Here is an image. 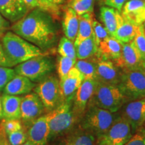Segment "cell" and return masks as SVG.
Returning <instances> with one entry per match:
<instances>
[{"label": "cell", "instance_id": "cell-11", "mask_svg": "<svg viewBox=\"0 0 145 145\" xmlns=\"http://www.w3.org/2000/svg\"><path fill=\"white\" fill-rule=\"evenodd\" d=\"M97 81L85 79L76 91L72 99V110L77 122L80 121L93 96Z\"/></svg>", "mask_w": 145, "mask_h": 145}, {"label": "cell", "instance_id": "cell-45", "mask_svg": "<svg viewBox=\"0 0 145 145\" xmlns=\"http://www.w3.org/2000/svg\"><path fill=\"white\" fill-rule=\"evenodd\" d=\"M22 145H36V144H34V143L32 142H31V141H30V140H27L26 142H25L24 143H23V144H22Z\"/></svg>", "mask_w": 145, "mask_h": 145}, {"label": "cell", "instance_id": "cell-23", "mask_svg": "<svg viewBox=\"0 0 145 145\" xmlns=\"http://www.w3.org/2000/svg\"><path fill=\"white\" fill-rule=\"evenodd\" d=\"M62 27L65 37L75 42L79 28V16L69 7L65 11Z\"/></svg>", "mask_w": 145, "mask_h": 145}, {"label": "cell", "instance_id": "cell-46", "mask_svg": "<svg viewBox=\"0 0 145 145\" xmlns=\"http://www.w3.org/2000/svg\"><path fill=\"white\" fill-rule=\"evenodd\" d=\"M142 72H143V74H144V77H145V68H143L142 69Z\"/></svg>", "mask_w": 145, "mask_h": 145}, {"label": "cell", "instance_id": "cell-44", "mask_svg": "<svg viewBox=\"0 0 145 145\" xmlns=\"http://www.w3.org/2000/svg\"><path fill=\"white\" fill-rule=\"evenodd\" d=\"M51 1H52V2H54V3H56V4L57 5H61L62 3L64 2L65 0H51Z\"/></svg>", "mask_w": 145, "mask_h": 145}, {"label": "cell", "instance_id": "cell-36", "mask_svg": "<svg viewBox=\"0 0 145 145\" xmlns=\"http://www.w3.org/2000/svg\"><path fill=\"white\" fill-rule=\"evenodd\" d=\"M0 126L4 129L7 135L21 129L24 127L21 120L15 119H2Z\"/></svg>", "mask_w": 145, "mask_h": 145}, {"label": "cell", "instance_id": "cell-40", "mask_svg": "<svg viewBox=\"0 0 145 145\" xmlns=\"http://www.w3.org/2000/svg\"><path fill=\"white\" fill-rule=\"evenodd\" d=\"M0 67H10V65L7 59L5 54L3 50L2 44L0 42Z\"/></svg>", "mask_w": 145, "mask_h": 145}, {"label": "cell", "instance_id": "cell-1", "mask_svg": "<svg viewBox=\"0 0 145 145\" xmlns=\"http://www.w3.org/2000/svg\"><path fill=\"white\" fill-rule=\"evenodd\" d=\"M55 20L48 12L35 8L14 23L10 28L17 35L45 52L57 44L59 26Z\"/></svg>", "mask_w": 145, "mask_h": 145}, {"label": "cell", "instance_id": "cell-37", "mask_svg": "<svg viewBox=\"0 0 145 145\" xmlns=\"http://www.w3.org/2000/svg\"><path fill=\"white\" fill-rule=\"evenodd\" d=\"M15 75L16 72L14 69L0 67V91H2L5 86Z\"/></svg>", "mask_w": 145, "mask_h": 145}, {"label": "cell", "instance_id": "cell-20", "mask_svg": "<svg viewBox=\"0 0 145 145\" xmlns=\"http://www.w3.org/2000/svg\"><path fill=\"white\" fill-rule=\"evenodd\" d=\"M122 49V42L110 36L98 45L96 55L100 59L115 61L120 57Z\"/></svg>", "mask_w": 145, "mask_h": 145}, {"label": "cell", "instance_id": "cell-35", "mask_svg": "<svg viewBox=\"0 0 145 145\" xmlns=\"http://www.w3.org/2000/svg\"><path fill=\"white\" fill-rule=\"evenodd\" d=\"M11 145H22L28 140L26 129L24 126L21 129L7 135Z\"/></svg>", "mask_w": 145, "mask_h": 145}, {"label": "cell", "instance_id": "cell-29", "mask_svg": "<svg viewBox=\"0 0 145 145\" xmlns=\"http://www.w3.org/2000/svg\"><path fill=\"white\" fill-rule=\"evenodd\" d=\"M74 67L79 71L85 79L96 80V61L77 59Z\"/></svg>", "mask_w": 145, "mask_h": 145}, {"label": "cell", "instance_id": "cell-24", "mask_svg": "<svg viewBox=\"0 0 145 145\" xmlns=\"http://www.w3.org/2000/svg\"><path fill=\"white\" fill-rule=\"evenodd\" d=\"M95 137L90 132L80 128L71 132L61 145H95Z\"/></svg>", "mask_w": 145, "mask_h": 145}, {"label": "cell", "instance_id": "cell-10", "mask_svg": "<svg viewBox=\"0 0 145 145\" xmlns=\"http://www.w3.org/2000/svg\"><path fill=\"white\" fill-rule=\"evenodd\" d=\"M21 121L28 128L32 122L40 117L45 108L42 102L36 93H29L22 97Z\"/></svg>", "mask_w": 145, "mask_h": 145}, {"label": "cell", "instance_id": "cell-34", "mask_svg": "<svg viewBox=\"0 0 145 145\" xmlns=\"http://www.w3.org/2000/svg\"><path fill=\"white\" fill-rule=\"evenodd\" d=\"M92 27H93V35L92 36H93L96 44L98 46V45L101 42L104 41V40H106L107 38L110 36V34L107 31L106 28L95 20H93Z\"/></svg>", "mask_w": 145, "mask_h": 145}, {"label": "cell", "instance_id": "cell-39", "mask_svg": "<svg viewBox=\"0 0 145 145\" xmlns=\"http://www.w3.org/2000/svg\"><path fill=\"white\" fill-rule=\"evenodd\" d=\"M102 1L103 3L108 7L113 8L118 10L119 12H121L124 3L128 0H102Z\"/></svg>", "mask_w": 145, "mask_h": 145}, {"label": "cell", "instance_id": "cell-33", "mask_svg": "<svg viewBox=\"0 0 145 145\" xmlns=\"http://www.w3.org/2000/svg\"><path fill=\"white\" fill-rule=\"evenodd\" d=\"M133 42L136 48L140 54L143 62L145 63V30L142 24L138 27L137 34Z\"/></svg>", "mask_w": 145, "mask_h": 145}, {"label": "cell", "instance_id": "cell-42", "mask_svg": "<svg viewBox=\"0 0 145 145\" xmlns=\"http://www.w3.org/2000/svg\"><path fill=\"white\" fill-rule=\"evenodd\" d=\"M0 145H11L6 132L1 126H0Z\"/></svg>", "mask_w": 145, "mask_h": 145}, {"label": "cell", "instance_id": "cell-9", "mask_svg": "<svg viewBox=\"0 0 145 145\" xmlns=\"http://www.w3.org/2000/svg\"><path fill=\"white\" fill-rule=\"evenodd\" d=\"M134 134L130 123L121 116L104 135L97 138L95 145H124Z\"/></svg>", "mask_w": 145, "mask_h": 145}, {"label": "cell", "instance_id": "cell-48", "mask_svg": "<svg viewBox=\"0 0 145 145\" xmlns=\"http://www.w3.org/2000/svg\"><path fill=\"white\" fill-rule=\"evenodd\" d=\"M142 25H143V27H144V30H145V21L144 22V23L142 24Z\"/></svg>", "mask_w": 145, "mask_h": 145}, {"label": "cell", "instance_id": "cell-13", "mask_svg": "<svg viewBox=\"0 0 145 145\" xmlns=\"http://www.w3.org/2000/svg\"><path fill=\"white\" fill-rule=\"evenodd\" d=\"M143 61L133 40L130 42L122 43L120 57L115 61V64L122 71L142 70Z\"/></svg>", "mask_w": 145, "mask_h": 145}, {"label": "cell", "instance_id": "cell-3", "mask_svg": "<svg viewBox=\"0 0 145 145\" xmlns=\"http://www.w3.org/2000/svg\"><path fill=\"white\" fill-rule=\"evenodd\" d=\"M121 117L119 112H112L89 104L80 120V128L99 138Z\"/></svg>", "mask_w": 145, "mask_h": 145}, {"label": "cell", "instance_id": "cell-17", "mask_svg": "<svg viewBox=\"0 0 145 145\" xmlns=\"http://www.w3.org/2000/svg\"><path fill=\"white\" fill-rule=\"evenodd\" d=\"M29 10L24 0H0V14L12 23L20 20Z\"/></svg>", "mask_w": 145, "mask_h": 145}, {"label": "cell", "instance_id": "cell-5", "mask_svg": "<svg viewBox=\"0 0 145 145\" xmlns=\"http://www.w3.org/2000/svg\"><path fill=\"white\" fill-rule=\"evenodd\" d=\"M47 116L50 130L48 140L70 131L77 122L72 110V100L63 101Z\"/></svg>", "mask_w": 145, "mask_h": 145}, {"label": "cell", "instance_id": "cell-2", "mask_svg": "<svg viewBox=\"0 0 145 145\" xmlns=\"http://www.w3.org/2000/svg\"><path fill=\"white\" fill-rule=\"evenodd\" d=\"M1 44L10 67L45 52L13 32H6L1 37Z\"/></svg>", "mask_w": 145, "mask_h": 145}, {"label": "cell", "instance_id": "cell-31", "mask_svg": "<svg viewBox=\"0 0 145 145\" xmlns=\"http://www.w3.org/2000/svg\"><path fill=\"white\" fill-rule=\"evenodd\" d=\"M95 0H70L69 7L72 8L78 16L92 13Z\"/></svg>", "mask_w": 145, "mask_h": 145}, {"label": "cell", "instance_id": "cell-30", "mask_svg": "<svg viewBox=\"0 0 145 145\" xmlns=\"http://www.w3.org/2000/svg\"><path fill=\"white\" fill-rule=\"evenodd\" d=\"M57 51L60 56L77 60L74 42L71 41L65 36H63L59 40Z\"/></svg>", "mask_w": 145, "mask_h": 145}, {"label": "cell", "instance_id": "cell-14", "mask_svg": "<svg viewBox=\"0 0 145 145\" xmlns=\"http://www.w3.org/2000/svg\"><path fill=\"white\" fill-rule=\"evenodd\" d=\"M121 73L120 69L112 61L97 57L96 61V81L106 84L118 85Z\"/></svg>", "mask_w": 145, "mask_h": 145}, {"label": "cell", "instance_id": "cell-43", "mask_svg": "<svg viewBox=\"0 0 145 145\" xmlns=\"http://www.w3.org/2000/svg\"><path fill=\"white\" fill-rule=\"evenodd\" d=\"M3 117V112H2V104H1V96L0 95V120H2Z\"/></svg>", "mask_w": 145, "mask_h": 145}, {"label": "cell", "instance_id": "cell-22", "mask_svg": "<svg viewBox=\"0 0 145 145\" xmlns=\"http://www.w3.org/2000/svg\"><path fill=\"white\" fill-rule=\"evenodd\" d=\"M138 26L134 24L130 21L127 20L120 14L118 18V25L116 31L114 34L116 38L122 43L130 42L135 39L137 34Z\"/></svg>", "mask_w": 145, "mask_h": 145}, {"label": "cell", "instance_id": "cell-6", "mask_svg": "<svg viewBox=\"0 0 145 145\" xmlns=\"http://www.w3.org/2000/svg\"><path fill=\"white\" fill-rule=\"evenodd\" d=\"M54 68V59L44 54L32 57L16 65L14 69L16 74L28 78L34 83H39L50 75Z\"/></svg>", "mask_w": 145, "mask_h": 145}, {"label": "cell", "instance_id": "cell-38", "mask_svg": "<svg viewBox=\"0 0 145 145\" xmlns=\"http://www.w3.org/2000/svg\"><path fill=\"white\" fill-rule=\"evenodd\" d=\"M124 145H145V128H138Z\"/></svg>", "mask_w": 145, "mask_h": 145}, {"label": "cell", "instance_id": "cell-26", "mask_svg": "<svg viewBox=\"0 0 145 145\" xmlns=\"http://www.w3.org/2000/svg\"><path fill=\"white\" fill-rule=\"evenodd\" d=\"M93 20L91 13H86L79 16V28L74 44L77 45L93 35Z\"/></svg>", "mask_w": 145, "mask_h": 145}, {"label": "cell", "instance_id": "cell-32", "mask_svg": "<svg viewBox=\"0 0 145 145\" xmlns=\"http://www.w3.org/2000/svg\"><path fill=\"white\" fill-rule=\"evenodd\" d=\"M76 60L69 57L59 56L57 59V70L59 80L64 78L68 74L70 70L75 66Z\"/></svg>", "mask_w": 145, "mask_h": 145}, {"label": "cell", "instance_id": "cell-4", "mask_svg": "<svg viewBox=\"0 0 145 145\" xmlns=\"http://www.w3.org/2000/svg\"><path fill=\"white\" fill-rule=\"evenodd\" d=\"M128 102L117 85L106 84L97 81L95 91L89 104L112 112H118Z\"/></svg>", "mask_w": 145, "mask_h": 145}, {"label": "cell", "instance_id": "cell-25", "mask_svg": "<svg viewBox=\"0 0 145 145\" xmlns=\"http://www.w3.org/2000/svg\"><path fill=\"white\" fill-rule=\"evenodd\" d=\"M120 12L113 8L103 6L100 8L99 18L110 36H114L116 31L118 18Z\"/></svg>", "mask_w": 145, "mask_h": 145}, {"label": "cell", "instance_id": "cell-16", "mask_svg": "<svg viewBox=\"0 0 145 145\" xmlns=\"http://www.w3.org/2000/svg\"><path fill=\"white\" fill-rule=\"evenodd\" d=\"M28 140L36 145H46L49 138V126L47 114L42 115L30 124L26 130Z\"/></svg>", "mask_w": 145, "mask_h": 145}, {"label": "cell", "instance_id": "cell-19", "mask_svg": "<svg viewBox=\"0 0 145 145\" xmlns=\"http://www.w3.org/2000/svg\"><path fill=\"white\" fill-rule=\"evenodd\" d=\"M36 83L22 75L16 74L3 89V93L11 95H26L31 93Z\"/></svg>", "mask_w": 145, "mask_h": 145}, {"label": "cell", "instance_id": "cell-47", "mask_svg": "<svg viewBox=\"0 0 145 145\" xmlns=\"http://www.w3.org/2000/svg\"><path fill=\"white\" fill-rule=\"evenodd\" d=\"M3 33H2V32H0V39H1V37L3 36Z\"/></svg>", "mask_w": 145, "mask_h": 145}, {"label": "cell", "instance_id": "cell-28", "mask_svg": "<svg viewBox=\"0 0 145 145\" xmlns=\"http://www.w3.org/2000/svg\"><path fill=\"white\" fill-rule=\"evenodd\" d=\"M29 10L38 8L50 13L55 19L60 16V5L52 2L51 0H24Z\"/></svg>", "mask_w": 145, "mask_h": 145}, {"label": "cell", "instance_id": "cell-15", "mask_svg": "<svg viewBox=\"0 0 145 145\" xmlns=\"http://www.w3.org/2000/svg\"><path fill=\"white\" fill-rule=\"evenodd\" d=\"M85 79L82 74L73 67L63 79L59 80L62 102L72 100L74 95Z\"/></svg>", "mask_w": 145, "mask_h": 145}, {"label": "cell", "instance_id": "cell-50", "mask_svg": "<svg viewBox=\"0 0 145 145\" xmlns=\"http://www.w3.org/2000/svg\"><path fill=\"white\" fill-rule=\"evenodd\" d=\"M142 1H145V0H142Z\"/></svg>", "mask_w": 145, "mask_h": 145}, {"label": "cell", "instance_id": "cell-27", "mask_svg": "<svg viewBox=\"0 0 145 145\" xmlns=\"http://www.w3.org/2000/svg\"><path fill=\"white\" fill-rule=\"evenodd\" d=\"M77 59H88L97 54V46L93 36L75 45Z\"/></svg>", "mask_w": 145, "mask_h": 145}, {"label": "cell", "instance_id": "cell-12", "mask_svg": "<svg viewBox=\"0 0 145 145\" xmlns=\"http://www.w3.org/2000/svg\"><path fill=\"white\" fill-rule=\"evenodd\" d=\"M120 110L121 116L130 123L134 133L145 124V97L128 101Z\"/></svg>", "mask_w": 145, "mask_h": 145}, {"label": "cell", "instance_id": "cell-21", "mask_svg": "<svg viewBox=\"0 0 145 145\" xmlns=\"http://www.w3.org/2000/svg\"><path fill=\"white\" fill-rule=\"evenodd\" d=\"M21 101L20 95H11L3 93L1 95L3 119L21 120Z\"/></svg>", "mask_w": 145, "mask_h": 145}, {"label": "cell", "instance_id": "cell-41", "mask_svg": "<svg viewBox=\"0 0 145 145\" xmlns=\"http://www.w3.org/2000/svg\"><path fill=\"white\" fill-rule=\"evenodd\" d=\"M10 28V22L0 14V32L5 34L6 30Z\"/></svg>", "mask_w": 145, "mask_h": 145}, {"label": "cell", "instance_id": "cell-49", "mask_svg": "<svg viewBox=\"0 0 145 145\" xmlns=\"http://www.w3.org/2000/svg\"><path fill=\"white\" fill-rule=\"evenodd\" d=\"M143 67L145 68V63H143Z\"/></svg>", "mask_w": 145, "mask_h": 145}, {"label": "cell", "instance_id": "cell-8", "mask_svg": "<svg viewBox=\"0 0 145 145\" xmlns=\"http://www.w3.org/2000/svg\"><path fill=\"white\" fill-rule=\"evenodd\" d=\"M48 112L53 110L62 102L59 79L57 77L48 75L36 84L34 89Z\"/></svg>", "mask_w": 145, "mask_h": 145}, {"label": "cell", "instance_id": "cell-7", "mask_svg": "<svg viewBox=\"0 0 145 145\" xmlns=\"http://www.w3.org/2000/svg\"><path fill=\"white\" fill-rule=\"evenodd\" d=\"M117 86L128 101L145 97V77L142 70L122 71Z\"/></svg>", "mask_w": 145, "mask_h": 145}, {"label": "cell", "instance_id": "cell-18", "mask_svg": "<svg viewBox=\"0 0 145 145\" xmlns=\"http://www.w3.org/2000/svg\"><path fill=\"white\" fill-rule=\"evenodd\" d=\"M123 18L137 26L145 21V1L142 0H128L120 12Z\"/></svg>", "mask_w": 145, "mask_h": 145}]
</instances>
